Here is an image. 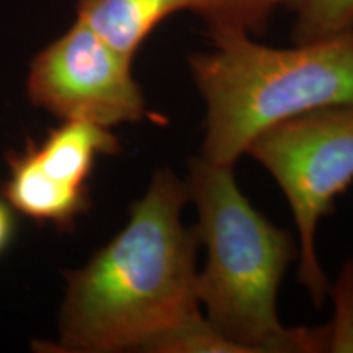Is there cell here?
I'll list each match as a JSON object with an SVG mask.
<instances>
[{"instance_id":"obj_1","label":"cell","mask_w":353,"mask_h":353,"mask_svg":"<svg viewBox=\"0 0 353 353\" xmlns=\"http://www.w3.org/2000/svg\"><path fill=\"white\" fill-rule=\"evenodd\" d=\"M187 203L185 180L170 169L154 174L126 226L85 265L64 273L59 339L48 350L148 352L157 337L201 312L198 237L182 223Z\"/></svg>"},{"instance_id":"obj_2","label":"cell","mask_w":353,"mask_h":353,"mask_svg":"<svg viewBox=\"0 0 353 353\" xmlns=\"http://www.w3.org/2000/svg\"><path fill=\"white\" fill-rule=\"evenodd\" d=\"M185 183L206 249L196 296L210 324L242 353L325 352V325L288 327L278 316L280 285L299 254L291 234L254 208L231 165L198 156Z\"/></svg>"},{"instance_id":"obj_3","label":"cell","mask_w":353,"mask_h":353,"mask_svg":"<svg viewBox=\"0 0 353 353\" xmlns=\"http://www.w3.org/2000/svg\"><path fill=\"white\" fill-rule=\"evenodd\" d=\"M211 48L190 54V76L206 105L201 157L231 165L255 136L322 108H353V28L273 48L244 32L208 33Z\"/></svg>"},{"instance_id":"obj_4","label":"cell","mask_w":353,"mask_h":353,"mask_svg":"<svg viewBox=\"0 0 353 353\" xmlns=\"http://www.w3.org/2000/svg\"><path fill=\"white\" fill-rule=\"evenodd\" d=\"M245 154L280 185L298 231V281L317 307L330 283L316 236L335 200L353 183V108H322L276 123L255 136Z\"/></svg>"},{"instance_id":"obj_5","label":"cell","mask_w":353,"mask_h":353,"mask_svg":"<svg viewBox=\"0 0 353 353\" xmlns=\"http://www.w3.org/2000/svg\"><path fill=\"white\" fill-rule=\"evenodd\" d=\"M26 95L63 121L113 128L154 117L132 76V59L77 19L33 57Z\"/></svg>"},{"instance_id":"obj_6","label":"cell","mask_w":353,"mask_h":353,"mask_svg":"<svg viewBox=\"0 0 353 353\" xmlns=\"http://www.w3.org/2000/svg\"><path fill=\"white\" fill-rule=\"evenodd\" d=\"M8 176L2 185V196L8 205L37 223L54 224L61 231H70L79 216L90 208L88 187L77 188L52 179L39 167L33 152V139L19 152L7 157Z\"/></svg>"},{"instance_id":"obj_7","label":"cell","mask_w":353,"mask_h":353,"mask_svg":"<svg viewBox=\"0 0 353 353\" xmlns=\"http://www.w3.org/2000/svg\"><path fill=\"white\" fill-rule=\"evenodd\" d=\"M185 10H195V0H77L76 19L134 61L154 30Z\"/></svg>"},{"instance_id":"obj_8","label":"cell","mask_w":353,"mask_h":353,"mask_svg":"<svg viewBox=\"0 0 353 353\" xmlns=\"http://www.w3.org/2000/svg\"><path fill=\"white\" fill-rule=\"evenodd\" d=\"M33 152L39 167L52 179L85 188L97 161L121 152V144L112 128L88 121H63L48 132L43 143L33 141Z\"/></svg>"},{"instance_id":"obj_9","label":"cell","mask_w":353,"mask_h":353,"mask_svg":"<svg viewBox=\"0 0 353 353\" xmlns=\"http://www.w3.org/2000/svg\"><path fill=\"white\" fill-rule=\"evenodd\" d=\"M294 0H195V10L208 33L244 32L259 34L281 7Z\"/></svg>"},{"instance_id":"obj_10","label":"cell","mask_w":353,"mask_h":353,"mask_svg":"<svg viewBox=\"0 0 353 353\" xmlns=\"http://www.w3.org/2000/svg\"><path fill=\"white\" fill-rule=\"evenodd\" d=\"M293 41L306 43L353 28V0H294Z\"/></svg>"},{"instance_id":"obj_11","label":"cell","mask_w":353,"mask_h":353,"mask_svg":"<svg viewBox=\"0 0 353 353\" xmlns=\"http://www.w3.org/2000/svg\"><path fill=\"white\" fill-rule=\"evenodd\" d=\"M148 353H242L241 348L221 335L205 314L198 312L190 319L167 330L148 348Z\"/></svg>"},{"instance_id":"obj_12","label":"cell","mask_w":353,"mask_h":353,"mask_svg":"<svg viewBox=\"0 0 353 353\" xmlns=\"http://www.w3.org/2000/svg\"><path fill=\"white\" fill-rule=\"evenodd\" d=\"M329 294L334 303V317L325 325V352L353 353V259L343 263Z\"/></svg>"},{"instance_id":"obj_13","label":"cell","mask_w":353,"mask_h":353,"mask_svg":"<svg viewBox=\"0 0 353 353\" xmlns=\"http://www.w3.org/2000/svg\"><path fill=\"white\" fill-rule=\"evenodd\" d=\"M17 232L15 210L8 205L3 196H0V255L10 247Z\"/></svg>"}]
</instances>
